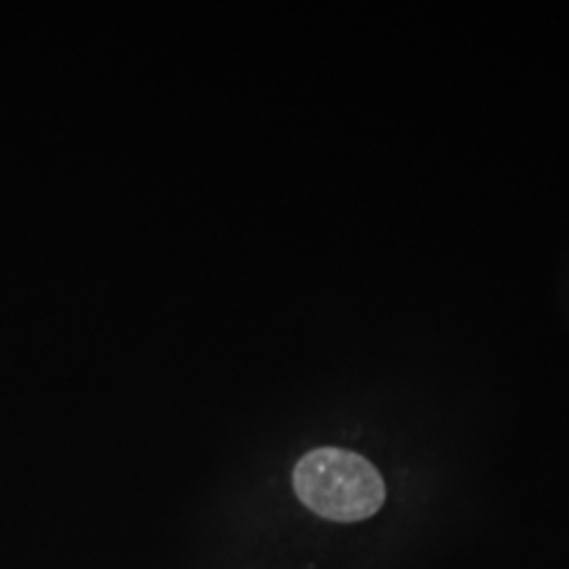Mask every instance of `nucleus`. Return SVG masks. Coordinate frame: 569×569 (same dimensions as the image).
<instances>
[{
  "mask_svg": "<svg viewBox=\"0 0 569 569\" xmlns=\"http://www.w3.org/2000/svg\"><path fill=\"white\" fill-rule=\"evenodd\" d=\"M293 489L319 517L355 523L382 509L385 479L363 456L340 448L308 451L293 468Z\"/></svg>",
  "mask_w": 569,
  "mask_h": 569,
  "instance_id": "nucleus-1",
  "label": "nucleus"
}]
</instances>
